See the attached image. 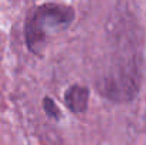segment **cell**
Listing matches in <instances>:
<instances>
[{"mask_svg": "<svg viewBox=\"0 0 146 145\" xmlns=\"http://www.w3.org/2000/svg\"><path fill=\"white\" fill-rule=\"evenodd\" d=\"M74 19V7L62 3H43L30 9L24 20V41L29 51L43 57L50 34L67 30Z\"/></svg>", "mask_w": 146, "mask_h": 145, "instance_id": "cell-1", "label": "cell"}, {"mask_svg": "<svg viewBox=\"0 0 146 145\" xmlns=\"http://www.w3.org/2000/svg\"><path fill=\"white\" fill-rule=\"evenodd\" d=\"M90 90L81 84L70 86L64 93V104L74 114H82L88 110Z\"/></svg>", "mask_w": 146, "mask_h": 145, "instance_id": "cell-2", "label": "cell"}, {"mask_svg": "<svg viewBox=\"0 0 146 145\" xmlns=\"http://www.w3.org/2000/svg\"><path fill=\"white\" fill-rule=\"evenodd\" d=\"M41 104H43V110H44V112H46V115L48 118L54 120V121H58L61 118V110H60V107L57 105V102L51 97L46 96L43 98Z\"/></svg>", "mask_w": 146, "mask_h": 145, "instance_id": "cell-3", "label": "cell"}]
</instances>
